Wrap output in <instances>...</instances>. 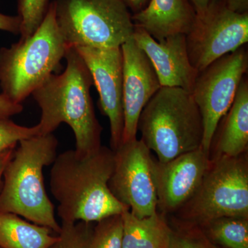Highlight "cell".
<instances>
[{"label":"cell","mask_w":248,"mask_h":248,"mask_svg":"<svg viewBox=\"0 0 248 248\" xmlns=\"http://www.w3.org/2000/svg\"><path fill=\"white\" fill-rule=\"evenodd\" d=\"M114 166L115 152L107 146L91 154L69 150L58 155L49 185L62 222H99L129 210L109 188Z\"/></svg>","instance_id":"cell-1"},{"label":"cell","mask_w":248,"mask_h":248,"mask_svg":"<svg viewBox=\"0 0 248 248\" xmlns=\"http://www.w3.org/2000/svg\"><path fill=\"white\" fill-rule=\"evenodd\" d=\"M64 59L63 73L51 75L31 94L41 109L37 125L40 135H48L66 124L76 138L75 150L91 154L102 146L103 130L91 95L92 76L76 47H68Z\"/></svg>","instance_id":"cell-2"},{"label":"cell","mask_w":248,"mask_h":248,"mask_svg":"<svg viewBox=\"0 0 248 248\" xmlns=\"http://www.w3.org/2000/svg\"><path fill=\"white\" fill-rule=\"evenodd\" d=\"M58 145L53 133L19 142L5 167L0 189V212L15 214L58 234L62 226L46 190L43 170L53 164Z\"/></svg>","instance_id":"cell-3"},{"label":"cell","mask_w":248,"mask_h":248,"mask_svg":"<svg viewBox=\"0 0 248 248\" xmlns=\"http://www.w3.org/2000/svg\"><path fill=\"white\" fill-rule=\"evenodd\" d=\"M141 140L160 162H167L202 148L203 125L192 94L161 86L142 110L138 122Z\"/></svg>","instance_id":"cell-4"},{"label":"cell","mask_w":248,"mask_h":248,"mask_svg":"<svg viewBox=\"0 0 248 248\" xmlns=\"http://www.w3.org/2000/svg\"><path fill=\"white\" fill-rule=\"evenodd\" d=\"M68 46L59 30L53 2L30 37L0 48V87L12 102L22 104L42 86L65 58Z\"/></svg>","instance_id":"cell-5"},{"label":"cell","mask_w":248,"mask_h":248,"mask_svg":"<svg viewBox=\"0 0 248 248\" xmlns=\"http://www.w3.org/2000/svg\"><path fill=\"white\" fill-rule=\"evenodd\" d=\"M53 4L68 46L119 48L133 37L132 15L122 0H55Z\"/></svg>","instance_id":"cell-6"},{"label":"cell","mask_w":248,"mask_h":248,"mask_svg":"<svg viewBox=\"0 0 248 248\" xmlns=\"http://www.w3.org/2000/svg\"><path fill=\"white\" fill-rule=\"evenodd\" d=\"M210 160L195 194L174 214L177 221L199 225L220 217L248 218V153Z\"/></svg>","instance_id":"cell-7"},{"label":"cell","mask_w":248,"mask_h":248,"mask_svg":"<svg viewBox=\"0 0 248 248\" xmlns=\"http://www.w3.org/2000/svg\"><path fill=\"white\" fill-rule=\"evenodd\" d=\"M248 68V50L244 45L215 60L196 78L190 93L203 120L202 148L209 156L217 125L234 102Z\"/></svg>","instance_id":"cell-8"},{"label":"cell","mask_w":248,"mask_h":248,"mask_svg":"<svg viewBox=\"0 0 248 248\" xmlns=\"http://www.w3.org/2000/svg\"><path fill=\"white\" fill-rule=\"evenodd\" d=\"M248 42V13L236 14L223 0H211L186 35L187 53L198 73Z\"/></svg>","instance_id":"cell-9"},{"label":"cell","mask_w":248,"mask_h":248,"mask_svg":"<svg viewBox=\"0 0 248 248\" xmlns=\"http://www.w3.org/2000/svg\"><path fill=\"white\" fill-rule=\"evenodd\" d=\"M115 152V166L109 188L120 203L139 218L157 210L151 151L140 139L124 142Z\"/></svg>","instance_id":"cell-10"},{"label":"cell","mask_w":248,"mask_h":248,"mask_svg":"<svg viewBox=\"0 0 248 248\" xmlns=\"http://www.w3.org/2000/svg\"><path fill=\"white\" fill-rule=\"evenodd\" d=\"M76 48L89 68L97 88L101 110L110 122V148L115 151L122 145L124 128L122 49Z\"/></svg>","instance_id":"cell-11"},{"label":"cell","mask_w":248,"mask_h":248,"mask_svg":"<svg viewBox=\"0 0 248 248\" xmlns=\"http://www.w3.org/2000/svg\"><path fill=\"white\" fill-rule=\"evenodd\" d=\"M211 160L202 148L167 161H154L153 175L157 210L163 215L175 214L198 188Z\"/></svg>","instance_id":"cell-12"},{"label":"cell","mask_w":248,"mask_h":248,"mask_svg":"<svg viewBox=\"0 0 248 248\" xmlns=\"http://www.w3.org/2000/svg\"><path fill=\"white\" fill-rule=\"evenodd\" d=\"M123 58V141L137 139L142 110L161 87L151 61L133 37L121 46Z\"/></svg>","instance_id":"cell-13"},{"label":"cell","mask_w":248,"mask_h":248,"mask_svg":"<svg viewBox=\"0 0 248 248\" xmlns=\"http://www.w3.org/2000/svg\"><path fill=\"white\" fill-rule=\"evenodd\" d=\"M133 37L151 61L161 86L191 92L198 72L191 64L186 35L170 36L157 42L135 26Z\"/></svg>","instance_id":"cell-14"},{"label":"cell","mask_w":248,"mask_h":248,"mask_svg":"<svg viewBox=\"0 0 248 248\" xmlns=\"http://www.w3.org/2000/svg\"><path fill=\"white\" fill-rule=\"evenodd\" d=\"M197 13L189 0H150L146 7L132 15L135 27L157 42L175 35H187Z\"/></svg>","instance_id":"cell-15"},{"label":"cell","mask_w":248,"mask_h":248,"mask_svg":"<svg viewBox=\"0 0 248 248\" xmlns=\"http://www.w3.org/2000/svg\"><path fill=\"white\" fill-rule=\"evenodd\" d=\"M248 153V80L241 79L232 104L217 125L210 159L236 157Z\"/></svg>","instance_id":"cell-16"},{"label":"cell","mask_w":248,"mask_h":248,"mask_svg":"<svg viewBox=\"0 0 248 248\" xmlns=\"http://www.w3.org/2000/svg\"><path fill=\"white\" fill-rule=\"evenodd\" d=\"M122 248H168L172 227L166 215L156 212L144 218L135 216L129 210L122 214Z\"/></svg>","instance_id":"cell-17"},{"label":"cell","mask_w":248,"mask_h":248,"mask_svg":"<svg viewBox=\"0 0 248 248\" xmlns=\"http://www.w3.org/2000/svg\"><path fill=\"white\" fill-rule=\"evenodd\" d=\"M53 232L15 214L0 212L1 248H50L59 239Z\"/></svg>","instance_id":"cell-18"},{"label":"cell","mask_w":248,"mask_h":248,"mask_svg":"<svg viewBox=\"0 0 248 248\" xmlns=\"http://www.w3.org/2000/svg\"><path fill=\"white\" fill-rule=\"evenodd\" d=\"M221 248H248V218L224 217L197 225Z\"/></svg>","instance_id":"cell-19"},{"label":"cell","mask_w":248,"mask_h":248,"mask_svg":"<svg viewBox=\"0 0 248 248\" xmlns=\"http://www.w3.org/2000/svg\"><path fill=\"white\" fill-rule=\"evenodd\" d=\"M97 223L86 248H122V215Z\"/></svg>","instance_id":"cell-20"},{"label":"cell","mask_w":248,"mask_h":248,"mask_svg":"<svg viewBox=\"0 0 248 248\" xmlns=\"http://www.w3.org/2000/svg\"><path fill=\"white\" fill-rule=\"evenodd\" d=\"M168 248H221L213 244L195 224L174 220Z\"/></svg>","instance_id":"cell-21"},{"label":"cell","mask_w":248,"mask_h":248,"mask_svg":"<svg viewBox=\"0 0 248 248\" xmlns=\"http://www.w3.org/2000/svg\"><path fill=\"white\" fill-rule=\"evenodd\" d=\"M49 0H18V16L21 18L20 40L34 33L45 18Z\"/></svg>","instance_id":"cell-22"},{"label":"cell","mask_w":248,"mask_h":248,"mask_svg":"<svg viewBox=\"0 0 248 248\" xmlns=\"http://www.w3.org/2000/svg\"><path fill=\"white\" fill-rule=\"evenodd\" d=\"M59 239L50 248H86L92 235L93 223L62 222Z\"/></svg>","instance_id":"cell-23"},{"label":"cell","mask_w":248,"mask_h":248,"mask_svg":"<svg viewBox=\"0 0 248 248\" xmlns=\"http://www.w3.org/2000/svg\"><path fill=\"white\" fill-rule=\"evenodd\" d=\"M40 135L38 125L32 127L18 125L10 118H0V154L16 148L17 143Z\"/></svg>","instance_id":"cell-24"},{"label":"cell","mask_w":248,"mask_h":248,"mask_svg":"<svg viewBox=\"0 0 248 248\" xmlns=\"http://www.w3.org/2000/svg\"><path fill=\"white\" fill-rule=\"evenodd\" d=\"M24 110L22 104L12 102L2 93H0V118H10Z\"/></svg>","instance_id":"cell-25"},{"label":"cell","mask_w":248,"mask_h":248,"mask_svg":"<svg viewBox=\"0 0 248 248\" xmlns=\"http://www.w3.org/2000/svg\"><path fill=\"white\" fill-rule=\"evenodd\" d=\"M20 29L21 18L19 16H6L0 14V31L17 35L20 34Z\"/></svg>","instance_id":"cell-26"},{"label":"cell","mask_w":248,"mask_h":248,"mask_svg":"<svg viewBox=\"0 0 248 248\" xmlns=\"http://www.w3.org/2000/svg\"><path fill=\"white\" fill-rule=\"evenodd\" d=\"M228 9L236 13L244 14L248 13V0H223Z\"/></svg>","instance_id":"cell-27"},{"label":"cell","mask_w":248,"mask_h":248,"mask_svg":"<svg viewBox=\"0 0 248 248\" xmlns=\"http://www.w3.org/2000/svg\"><path fill=\"white\" fill-rule=\"evenodd\" d=\"M126 5L129 10L134 14L139 12L144 9L150 0H122Z\"/></svg>","instance_id":"cell-28"},{"label":"cell","mask_w":248,"mask_h":248,"mask_svg":"<svg viewBox=\"0 0 248 248\" xmlns=\"http://www.w3.org/2000/svg\"><path fill=\"white\" fill-rule=\"evenodd\" d=\"M15 148L8 150V151L0 154V189H1V184H2L3 173H4L5 167H6V164L9 162V160L12 157Z\"/></svg>","instance_id":"cell-29"},{"label":"cell","mask_w":248,"mask_h":248,"mask_svg":"<svg viewBox=\"0 0 248 248\" xmlns=\"http://www.w3.org/2000/svg\"><path fill=\"white\" fill-rule=\"evenodd\" d=\"M195 9L197 14H202L206 8L211 0H189Z\"/></svg>","instance_id":"cell-30"},{"label":"cell","mask_w":248,"mask_h":248,"mask_svg":"<svg viewBox=\"0 0 248 248\" xmlns=\"http://www.w3.org/2000/svg\"></svg>","instance_id":"cell-31"}]
</instances>
